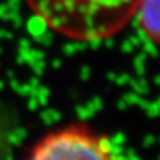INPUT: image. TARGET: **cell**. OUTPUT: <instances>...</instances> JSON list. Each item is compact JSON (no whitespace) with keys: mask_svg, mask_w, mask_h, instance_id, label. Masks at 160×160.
Listing matches in <instances>:
<instances>
[{"mask_svg":"<svg viewBox=\"0 0 160 160\" xmlns=\"http://www.w3.org/2000/svg\"><path fill=\"white\" fill-rule=\"evenodd\" d=\"M53 32L92 42L119 33L135 18L140 0H24Z\"/></svg>","mask_w":160,"mask_h":160,"instance_id":"cell-1","label":"cell"},{"mask_svg":"<svg viewBox=\"0 0 160 160\" xmlns=\"http://www.w3.org/2000/svg\"><path fill=\"white\" fill-rule=\"evenodd\" d=\"M26 160H119L108 140L86 126H68L47 133Z\"/></svg>","mask_w":160,"mask_h":160,"instance_id":"cell-2","label":"cell"},{"mask_svg":"<svg viewBox=\"0 0 160 160\" xmlns=\"http://www.w3.org/2000/svg\"><path fill=\"white\" fill-rule=\"evenodd\" d=\"M135 16L144 35L160 46V0H140Z\"/></svg>","mask_w":160,"mask_h":160,"instance_id":"cell-3","label":"cell"}]
</instances>
